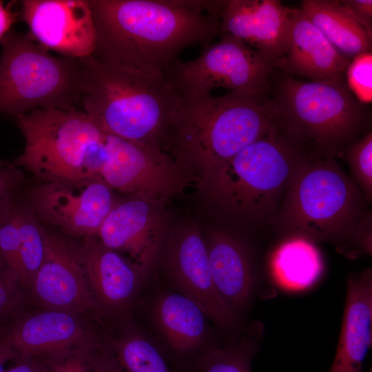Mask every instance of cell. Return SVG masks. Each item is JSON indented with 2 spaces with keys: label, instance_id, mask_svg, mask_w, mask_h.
<instances>
[{
  "label": "cell",
  "instance_id": "1",
  "mask_svg": "<svg viewBox=\"0 0 372 372\" xmlns=\"http://www.w3.org/2000/svg\"><path fill=\"white\" fill-rule=\"evenodd\" d=\"M96 32L92 56L165 75L186 48L219 35L223 1L89 0Z\"/></svg>",
  "mask_w": 372,
  "mask_h": 372
},
{
  "label": "cell",
  "instance_id": "2",
  "mask_svg": "<svg viewBox=\"0 0 372 372\" xmlns=\"http://www.w3.org/2000/svg\"><path fill=\"white\" fill-rule=\"evenodd\" d=\"M369 205L335 158L309 154L293 169L269 224L285 238L330 242L355 258L367 244Z\"/></svg>",
  "mask_w": 372,
  "mask_h": 372
},
{
  "label": "cell",
  "instance_id": "3",
  "mask_svg": "<svg viewBox=\"0 0 372 372\" xmlns=\"http://www.w3.org/2000/svg\"><path fill=\"white\" fill-rule=\"evenodd\" d=\"M83 92L80 105L103 131L162 149L180 96L165 75L81 59Z\"/></svg>",
  "mask_w": 372,
  "mask_h": 372
},
{
  "label": "cell",
  "instance_id": "4",
  "mask_svg": "<svg viewBox=\"0 0 372 372\" xmlns=\"http://www.w3.org/2000/svg\"><path fill=\"white\" fill-rule=\"evenodd\" d=\"M265 96L229 93L180 97L168 141L202 181L246 146L278 129Z\"/></svg>",
  "mask_w": 372,
  "mask_h": 372
},
{
  "label": "cell",
  "instance_id": "5",
  "mask_svg": "<svg viewBox=\"0 0 372 372\" xmlns=\"http://www.w3.org/2000/svg\"><path fill=\"white\" fill-rule=\"evenodd\" d=\"M309 154L278 128L211 172L203 187L215 207L240 226L269 224L293 169Z\"/></svg>",
  "mask_w": 372,
  "mask_h": 372
},
{
  "label": "cell",
  "instance_id": "6",
  "mask_svg": "<svg viewBox=\"0 0 372 372\" xmlns=\"http://www.w3.org/2000/svg\"><path fill=\"white\" fill-rule=\"evenodd\" d=\"M25 140L14 161L41 183L101 178L108 133L83 110L38 109L15 117Z\"/></svg>",
  "mask_w": 372,
  "mask_h": 372
},
{
  "label": "cell",
  "instance_id": "7",
  "mask_svg": "<svg viewBox=\"0 0 372 372\" xmlns=\"http://www.w3.org/2000/svg\"><path fill=\"white\" fill-rule=\"evenodd\" d=\"M269 105L283 134L321 157L335 158L364 124L360 104L343 81H304L287 75Z\"/></svg>",
  "mask_w": 372,
  "mask_h": 372
},
{
  "label": "cell",
  "instance_id": "8",
  "mask_svg": "<svg viewBox=\"0 0 372 372\" xmlns=\"http://www.w3.org/2000/svg\"><path fill=\"white\" fill-rule=\"evenodd\" d=\"M1 43L0 114L15 118L38 109L68 110L80 105L81 59L51 54L28 32L10 30Z\"/></svg>",
  "mask_w": 372,
  "mask_h": 372
},
{
  "label": "cell",
  "instance_id": "9",
  "mask_svg": "<svg viewBox=\"0 0 372 372\" xmlns=\"http://www.w3.org/2000/svg\"><path fill=\"white\" fill-rule=\"evenodd\" d=\"M274 63L241 41L227 35L209 43L194 59L177 60L165 76L180 97L229 93L265 96Z\"/></svg>",
  "mask_w": 372,
  "mask_h": 372
},
{
  "label": "cell",
  "instance_id": "10",
  "mask_svg": "<svg viewBox=\"0 0 372 372\" xmlns=\"http://www.w3.org/2000/svg\"><path fill=\"white\" fill-rule=\"evenodd\" d=\"M183 168L161 149L109 134L101 178L112 189L157 203L186 188L190 179Z\"/></svg>",
  "mask_w": 372,
  "mask_h": 372
},
{
  "label": "cell",
  "instance_id": "11",
  "mask_svg": "<svg viewBox=\"0 0 372 372\" xmlns=\"http://www.w3.org/2000/svg\"><path fill=\"white\" fill-rule=\"evenodd\" d=\"M164 267L171 288L196 302L219 330H241L242 318L229 309L214 285L205 238L197 226H184L172 234L165 248Z\"/></svg>",
  "mask_w": 372,
  "mask_h": 372
},
{
  "label": "cell",
  "instance_id": "12",
  "mask_svg": "<svg viewBox=\"0 0 372 372\" xmlns=\"http://www.w3.org/2000/svg\"><path fill=\"white\" fill-rule=\"evenodd\" d=\"M37 218L77 236H96L114 205L112 188L101 178L41 183L28 196Z\"/></svg>",
  "mask_w": 372,
  "mask_h": 372
},
{
  "label": "cell",
  "instance_id": "13",
  "mask_svg": "<svg viewBox=\"0 0 372 372\" xmlns=\"http://www.w3.org/2000/svg\"><path fill=\"white\" fill-rule=\"evenodd\" d=\"M21 4L20 19L40 45L79 59L93 54L96 32L89 0H23Z\"/></svg>",
  "mask_w": 372,
  "mask_h": 372
},
{
  "label": "cell",
  "instance_id": "14",
  "mask_svg": "<svg viewBox=\"0 0 372 372\" xmlns=\"http://www.w3.org/2000/svg\"><path fill=\"white\" fill-rule=\"evenodd\" d=\"M152 324L165 349L176 362L178 372L194 368L218 344L210 320L192 300L175 291L158 293L151 304Z\"/></svg>",
  "mask_w": 372,
  "mask_h": 372
},
{
  "label": "cell",
  "instance_id": "15",
  "mask_svg": "<svg viewBox=\"0 0 372 372\" xmlns=\"http://www.w3.org/2000/svg\"><path fill=\"white\" fill-rule=\"evenodd\" d=\"M155 204L138 196L114 204L96 235L107 247L127 254L146 278L164 240L163 222Z\"/></svg>",
  "mask_w": 372,
  "mask_h": 372
},
{
  "label": "cell",
  "instance_id": "16",
  "mask_svg": "<svg viewBox=\"0 0 372 372\" xmlns=\"http://www.w3.org/2000/svg\"><path fill=\"white\" fill-rule=\"evenodd\" d=\"M291 21L289 8L278 0H223L219 35L234 37L274 65L285 56Z\"/></svg>",
  "mask_w": 372,
  "mask_h": 372
},
{
  "label": "cell",
  "instance_id": "17",
  "mask_svg": "<svg viewBox=\"0 0 372 372\" xmlns=\"http://www.w3.org/2000/svg\"><path fill=\"white\" fill-rule=\"evenodd\" d=\"M44 245L43 262L31 284L37 300L48 309L72 313L98 308L77 254L45 229Z\"/></svg>",
  "mask_w": 372,
  "mask_h": 372
},
{
  "label": "cell",
  "instance_id": "18",
  "mask_svg": "<svg viewBox=\"0 0 372 372\" xmlns=\"http://www.w3.org/2000/svg\"><path fill=\"white\" fill-rule=\"evenodd\" d=\"M17 359H41L99 346L72 313L48 309L17 319L0 333Z\"/></svg>",
  "mask_w": 372,
  "mask_h": 372
},
{
  "label": "cell",
  "instance_id": "19",
  "mask_svg": "<svg viewBox=\"0 0 372 372\" xmlns=\"http://www.w3.org/2000/svg\"><path fill=\"white\" fill-rule=\"evenodd\" d=\"M211 276L220 296L240 318L256 287L253 254L236 233L214 229L205 238Z\"/></svg>",
  "mask_w": 372,
  "mask_h": 372
},
{
  "label": "cell",
  "instance_id": "20",
  "mask_svg": "<svg viewBox=\"0 0 372 372\" xmlns=\"http://www.w3.org/2000/svg\"><path fill=\"white\" fill-rule=\"evenodd\" d=\"M76 254L96 302L121 310L136 300L146 278L128 260L95 236L85 237Z\"/></svg>",
  "mask_w": 372,
  "mask_h": 372
},
{
  "label": "cell",
  "instance_id": "21",
  "mask_svg": "<svg viewBox=\"0 0 372 372\" xmlns=\"http://www.w3.org/2000/svg\"><path fill=\"white\" fill-rule=\"evenodd\" d=\"M291 27L287 52L280 63L310 81H341L351 59L339 52L301 8H289Z\"/></svg>",
  "mask_w": 372,
  "mask_h": 372
},
{
  "label": "cell",
  "instance_id": "22",
  "mask_svg": "<svg viewBox=\"0 0 372 372\" xmlns=\"http://www.w3.org/2000/svg\"><path fill=\"white\" fill-rule=\"evenodd\" d=\"M372 342V271L349 276L340 339L328 372H364Z\"/></svg>",
  "mask_w": 372,
  "mask_h": 372
},
{
  "label": "cell",
  "instance_id": "23",
  "mask_svg": "<svg viewBox=\"0 0 372 372\" xmlns=\"http://www.w3.org/2000/svg\"><path fill=\"white\" fill-rule=\"evenodd\" d=\"M303 12L332 45L349 59L371 52L369 33L340 1L304 0Z\"/></svg>",
  "mask_w": 372,
  "mask_h": 372
},
{
  "label": "cell",
  "instance_id": "24",
  "mask_svg": "<svg viewBox=\"0 0 372 372\" xmlns=\"http://www.w3.org/2000/svg\"><path fill=\"white\" fill-rule=\"evenodd\" d=\"M272 265L281 280L300 288L313 285L323 269L314 243L298 238H285L273 254Z\"/></svg>",
  "mask_w": 372,
  "mask_h": 372
},
{
  "label": "cell",
  "instance_id": "25",
  "mask_svg": "<svg viewBox=\"0 0 372 372\" xmlns=\"http://www.w3.org/2000/svg\"><path fill=\"white\" fill-rule=\"evenodd\" d=\"M263 331L261 323L252 322L230 344L218 345L209 350L200 359L194 370L197 372H252L251 360L258 351Z\"/></svg>",
  "mask_w": 372,
  "mask_h": 372
},
{
  "label": "cell",
  "instance_id": "26",
  "mask_svg": "<svg viewBox=\"0 0 372 372\" xmlns=\"http://www.w3.org/2000/svg\"><path fill=\"white\" fill-rule=\"evenodd\" d=\"M110 350L120 372H176L158 347L138 331L123 335L112 342Z\"/></svg>",
  "mask_w": 372,
  "mask_h": 372
},
{
  "label": "cell",
  "instance_id": "27",
  "mask_svg": "<svg viewBox=\"0 0 372 372\" xmlns=\"http://www.w3.org/2000/svg\"><path fill=\"white\" fill-rule=\"evenodd\" d=\"M19 229L18 278L21 285L31 286L44 257V228L31 208L19 204Z\"/></svg>",
  "mask_w": 372,
  "mask_h": 372
},
{
  "label": "cell",
  "instance_id": "28",
  "mask_svg": "<svg viewBox=\"0 0 372 372\" xmlns=\"http://www.w3.org/2000/svg\"><path fill=\"white\" fill-rule=\"evenodd\" d=\"M39 360L45 372H120L110 350L99 346Z\"/></svg>",
  "mask_w": 372,
  "mask_h": 372
},
{
  "label": "cell",
  "instance_id": "29",
  "mask_svg": "<svg viewBox=\"0 0 372 372\" xmlns=\"http://www.w3.org/2000/svg\"><path fill=\"white\" fill-rule=\"evenodd\" d=\"M345 158L351 178L358 187L365 200L372 201V133L367 132L347 149Z\"/></svg>",
  "mask_w": 372,
  "mask_h": 372
},
{
  "label": "cell",
  "instance_id": "30",
  "mask_svg": "<svg viewBox=\"0 0 372 372\" xmlns=\"http://www.w3.org/2000/svg\"><path fill=\"white\" fill-rule=\"evenodd\" d=\"M347 86L360 103H368L372 98V54L366 52L351 60L346 70Z\"/></svg>",
  "mask_w": 372,
  "mask_h": 372
},
{
  "label": "cell",
  "instance_id": "31",
  "mask_svg": "<svg viewBox=\"0 0 372 372\" xmlns=\"http://www.w3.org/2000/svg\"><path fill=\"white\" fill-rule=\"evenodd\" d=\"M23 179L22 171L13 163L0 162V204L15 193Z\"/></svg>",
  "mask_w": 372,
  "mask_h": 372
},
{
  "label": "cell",
  "instance_id": "32",
  "mask_svg": "<svg viewBox=\"0 0 372 372\" xmlns=\"http://www.w3.org/2000/svg\"><path fill=\"white\" fill-rule=\"evenodd\" d=\"M340 3L371 34H372V1L342 0Z\"/></svg>",
  "mask_w": 372,
  "mask_h": 372
},
{
  "label": "cell",
  "instance_id": "33",
  "mask_svg": "<svg viewBox=\"0 0 372 372\" xmlns=\"http://www.w3.org/2000/svg\"><path fill=\"white\" fill-rule=\"evenodd\" d=\"M16 361L17 363L5 372H45L39 359H19Z\"/></svg>",
  "mask_w": 372,
  "mask_h": 372
},
{
  "label": "cell",
  "instance_id": "34",
  "mask_svg": "<svg viewBox=\"0 0 372 372\" xmlns=\"http://www.w3.org/2000/svg\"><path fill=\"white\" fill-rule=\"evenodd\" d=\"M17 14L13 13L8 7H5L0 1V41L10 30L12 25L17 20Z\"/></svg>",
  "mask_w": 372,
  "mask_h": 372
},
{
  "label": "cell",
  "instance_id": "35",
  "mask_svg": "<svg viewBox=\"0 0 372 372\" xmlns=\"http://www.w3.org/2000/svg\"><path fill=\"white\" fill-rule=\"evenodd\" d=\"M17 359L16 354L8 347L0 342V372H5V364L12 360Z\"/></svg>",
  "mask_w": 372,
  "mask_h": 372
},
{
  "label": "cell",
  "instance_id": "36",
  "mask_svg": "<svg viewBox=\"0 0 372 372\" xmlns=\"http://www.w3.org/2000/svg\"><path fill=\"white\" fill-rule=\"evenodd\" d=\"M10 275L14 276V274L12 272L10 268L7 266L6 263L5 262V261L3 260V258L1 257L0 254V280L2 278Z\"/></svg>",
  "mask_w": 372,
  "mask_h": 372
},
{
  "label": "cell",
  "instance_id": "37",
  "mask_svg": "<svg viewBox=\"0 0 372 372\" xmlns=\"http://www.w3.org/2000/svg\"><path fill=\"white\" fill-rule=\"evenodd\" d=\"M368 372H371V369H370V371H369Z\"/></svg>",
  "mask_w": 372,
  "mask_h": 372
}]
</instances>
